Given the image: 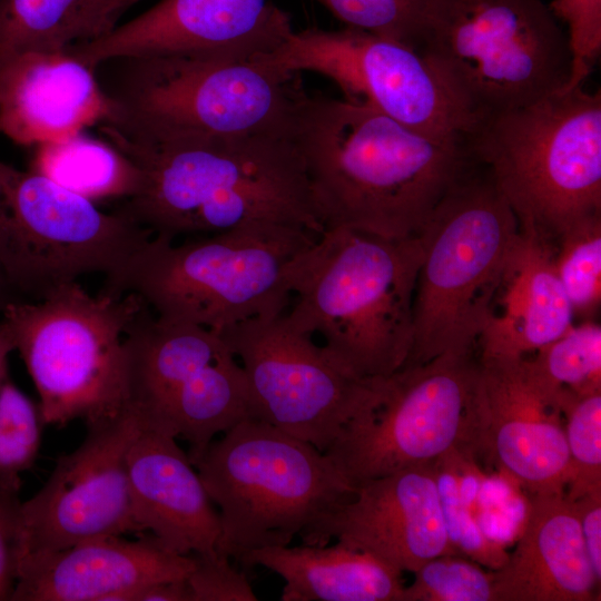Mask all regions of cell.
<instances>
[{"label":"cell","mask_w":601,"mask_h":601,"mask_svg":"<svg viewBox=\"0 0 601 601\" xmlns=\"http://www.w3.org/2000/svg\"><path fill=\"white\" fill-rule=\"evenodd\" d=\"M134 166L120 210L152 236L179 239L254 225L323 231L290 132L151 139L99 125Z\"/></svg>","instance_id":"1"},{"label":"cell","mask_w":601,"mask_h":601,"mask_svg":"<svg viewBox=\"0 0 601 601\" xmlns=\"http://www.w3.org/2000/svg\"><path fill=\"white\" fill-rule=\"evenodd\" d=\"M290 135L324 230L416 237L473 162L464 141L440 140L370 106L303 89Z\"/></svg>","instance_id":"2"},{"label":"cell","mask_w":601,"mask_h":601,"mask_svg":"<svg viewBox=\"0 0 601 601\" xmlns=\"http://www.w3.org/2000/svg\"><path fill=\"white\" fill-rule=\"evenodd\" d=\"M422 258L418 236L326 229L292 267L295 302L285 315L299 331L321 335L327 354L352 374L391 375L412 348Z\"/></svg>","instance_id":"3"},{"label":"cell","mask_w":601,"mask_h":601,"mask_svg":"<svg viewBox=\"0 0 601 601\" xmlns=\"http://www.w3.org/2000/svg\"><path fill=\"white\" fill-rule=\"evenodd\" d=\"M318 236L287 225H254L169 239L151 236L104 290L136 295L162 319L220 332L284 313L297 257Z\"/></svg>","instance_id":"4"},{"label":"cell","mask_w":601,"mask_h":601,"mask_svg":"<svg viewBox=\"0 0 601 601\" xmlns=\"http://www.w3.org/2000/svg\"><path fill=\"white\" fill-rule=\"evenodd\" d=\"M519 228L551 246L601 214V93L583 86L479 119L464 139Z\"/></svg>","instance_id":"5"},{"label":"cell","mask_w":601,"mask_h":601,"mask_svg":"<svg viewBox=\"0 0 601 601\" xmlns=\"http://www.w3.org/2000/svg\"><path fill=\"white\" fill-rule=\"evenodd\" d=\"M108 62L118 68L102 88L108 112L99 124L151 139L290 132L302 90L297 75L259 56L167 55Z\"/></svg>","instance_id":"6"},{"label":"cell","mask_w":601,"mask_h":601,"mask_svg":"<svg viewBox=\"0 0 601 601\" xmlns=\"http://www.w3.org/2000/svg\"><path fill=\"white\" fill-rule=\"evenodd\" d=\"M416 50L477 121L562 90L566 33L543 0H426Z\"/></svg>","instance_id":"7"},{"label":"cell","mask_w":601,"mask_h":601,"mask_svg":"<svg viewBox=\"0 0 601 601\" xmlns=\"http://www.w3.org/2000/svg\"><path fill=\"white\" fill-rule=\"evenodd\" d=\"M423 258L405 365L475 349L520 238L518 219L489 171L473 162L418 234Z\"/></svg>","instance_id":"8"},{"label":"cell","mask_w":601,"mask_h":601,"mask_svg":"<svg viewBox=\"0 0 601 601\" xmlns=\"http://www.w3.org/2000/svg\"><path fill=\"white\" fill-rule=\"evenodd\" d=\"M221 434L194 464L219 508L221 555L289 545L355 493L325 452L272 424L248 417Z\"/></svg>","instance_id":"9"},{"label":"cell","mask_w":601,"mask_h":601,"mask_svg":"<svg viewBox=\"0 0 601 601\" xmlns=\"http://www.w3.org/2000/svg\"><path fill=\"white\" fill-rule=\"evenodd\" d=\"M146 305L136 295H91L79 282L7 305L0 325L35 384L45 425L86 427L127 408L125 339Z\"/></svg>","instance_id":"10"},{"label":"cell","mask_w":601,"mask_h":601,"mask_svg":"<svg viewBox=\"0 0 601 601\" xmlns=\"http://www.w3.org/2000/svg\"><path fill=\"white\" fill-rule=\"evenodd\" d=\"M479 358L446 352L376 377L372 395L325 452L351 485L477 452Z\"/></svg>","instance_id":"11"},{"label":"cell","mask_w":601,"mask_h":601,"mask_svg":"<svg viewBox=\"0 0 601 601\" xmlns=\"http://www.w3.org/2000/svg\"><path fill=\"white\" fill-rule=\"evenodd\" d=\"M152 234L118 209L0 160V269L14 295L37 300L91 274H118Z\"/></svg>","instance_id":"12"},{"label":"cell","mask_w":601,"mask_h":601,"mask_svg":"<svg viewBox=\"0 0 601 601\" xmlns=\"http://www.w3.org/2000/svg\"><path fill=\"white\" fill-rule=\"evenodd\" d=\"M260 59L286 73H321L344 100L440 140L464 141L476 122L417 50L366 31L293 30Z\"/></svg>","instance_id":"13"},{"label":"cell","mask_w":601,"mask_h":601,"mask_svg":"<svg viewBox=\"0 0 601 601\" xmlns=\"http://www.w3.org/2000/svg\"><path fill=\"white\" fill-rule=\"evenodd\" d=\"M218 333L244 370L250 417L322 452L373 393L376 377L361 378L337 364L285 312L253 317Z\"/></svg>","instance_id":"14"},{"label":"cell","mask_w":601,"mask_h":601,"mask_svg":"<svg viewBox=\"0 0 601 601\" xmlns=\"http://www.w3.org/2000/svg\"><path fill=\"white\" fill-rule=\"evenodd\" d=\"M141 427L127 406L88 426L82 443L57 459L43 486L21 502V558L135 532L127 453Z\"/></svg>","instance_id":"15"},{"label":"cell","mask_w":601,"mask_h":601,"mask_svg":"<svg viewBox=\"0 0 601 601\" xmlns=\"http://www.w3.org/2000/svg\"><path fill=\"white\" fill-rule=\"evenodd\" d=\"M564 397L526 356H479L477 451L529 494L565 490Z\"/></svg>","instance_id":"16"},{"label":"cell","mask_w":601,"mask_h":601,"mask_svg":"<svg viewBox=\"0 0 601 601\" xmlns=\"http://www.w3.org/2000/svg\"><path fill=\"white\" fill-rule=\"evenodd\" d=\"M292 31L288 16L269 0H160L67 52L93 69L117 59L149 56L253 59L275 50Z\"/></svg>","instance_id":"17"},{"label":"cell","mask_w":601,"mask_h":601,"mask_svg":"<svg viewBox=\"0 0 601 601\" xmlns=\"http://www.w3.org/2000/svg\"><path fill=\"white\" fill-rule=\"evenodd\" d=\"M300 538L312 545L335 539L381 558L401 572L414 573L432 558L457 554L447 536L434 463L357 485L351 500Z\"/></svg>","instance_id":"18"},{"label":"cell","mask_w":601,"mask_h":601,"mask_svg":"<svg viewBox=\"0 0 601 601\" xmlns=\"http://www.w3.org/2000/svg\"><path fill=\"white\" fill-rule=\"evenodd\" d=\"M191 555L165 548L151 534L108 536L22 556L11 601H115L138 587L187 579Z\"/></svg>","instance_id":"19"},{"label":"cell","mask_w":601,"mask_h":601,"mask_svg":"<svg viewBox=\"0 0 601 601\" xmlns=\"http://www.w3.org/2000/svg\"><path fill=\"white\" fill-rule=\"evenodd\" d=\"M127 470L136 533L147 531L183 555L217 552L219 515L175 436L142 425L128 450Z\"/></svg>","instance_id":"20"},{"label":"cell","mask_w":601,"mask_h":601,"mask_svg":"<svg viewBox=\"0 0 601 601\" xmlns=\"http://www.w3.org/2000/svg\"><path fill=\"white\" fill-rule=\"evenodd\" d=\"M95 70L67 51L31 52L8 63L0 70V136L40 146L101 122L108 99Z\"/></svg>","instance_id":"21"},{"label":"cell","mask_w":601,"mask_h":601,"mask_svg":"<svg viewBox=\"0 0 601 601\" xmlns=\"http://www.w3.org/2000/svg\"><path fill=\"white\" fill-rule=\"evenodd\" d=\"M565 491L529 494L521 533L493 571V601H595L601 580Z\"/></svg>","instance_id":"22"},{"label":"cell","mask_w":601,"mask_h":601,"mask_svg":"<svg viewBox=\"0 0 601 601\" xmlns=\"http://www.w3.org/2000/svg\"><path fill=\"white\" fill-rule=\"evenodd\" d=\"M495 297L479 341L481 357L529 355L574 324L552 246L521 230Z\"/></svg>","instance_id":"23"},{"label":"cell","mask_w":601,"mask_h":601,"mask_svg":"<svg viewBox=\"0 0 601 601\" xmlns=\"http://www.w3.org/2000/svg\"><path fill=\"white\" fill-rule=\"evenodd\" d=\"M237 562L246 569L264 566L284 579L282 601H402L400 570L341 541L265 546Z\"/></svg>","instance_id":"24"},{"label":"cell","mask_w":601,"mask_h":601,"mask_svg":"<svg viewBox=\"0 0 601 601\" xmlns=\"http://www.w3.org/2000/svg\"><path fill=\"white\" fill-rule=\"evenodd\" d=\"M122 13L119 0H0V70L27 53L95 40Z\"/></svg>","instance_id":"25"},{"label":"cell","mask_w":601,"mask_h":601,"mask_svg":"<svg viewBox=\"0 0 601 601\" xmlns=\"http://www.w3.org/2000/svg\"><path fill=\"white\" fill-rule=\"evenodd\" d=\"M32 170L90 200L126 199L137 185L136 170L121 152L81 134L38 146Z\"/></svg>","instance_id":"26"},{"label":"cell","mask_w":601,"mask_h":601,"mask_svg":"<svg viewBox=\"0 0 601 601\" xmlns=\"http://www.w3.org/2000/svg\"><path fill=\"white\" fill-rule=\"evenodd\" d=\"M469 452L452 450L434 462L435 480L449 540L456 553L487 570L500 569L509 552L481 524V481Z\"/></svg>","instance_id":"27"},{"label":"cell","mask_w":601,"mask_h":601,"mask_svg":"<svg viewBox=\"0 0 601 601\" xmlns=\"http://www.w3.org/2000/svg\"><path fill=\"white\" fill-rule=\"evenodd\" d=\"M525 356L538 376L560 393L581 397L601 392V327L593 319L573 324Z\"/></svg>","instance_id":"28"},{"label":"cell","mask_w":601,"mask_h":601,"mask_svg":"<svg viewBox=\"0 0 601 601\" xmlns=\"http://www.w3.org/2000/svg\"><path fill=\"white\" fill-rule=\"evenodd\" d=\"M556 276L573 316L591 321L601 303V214L566 228L553 243Z\"/></svg>","instance_id":"29"},{"label":"cell","mask_w":601,"mask_h":601,"mask_svg":"<svg viewBox=\"0 0 601 601\" xmlns=\"http://www.w3.org/2000/svg\"><path fill=\"white\" fill-rule=\"evenodd\" d=\"M45 426L38 403L9 376L0 380V491L19 493L21 473L35 464Z\"/></svg>","instance_id":"30"},{"label":"cell","mask_w":601,"mask_h":601,"mask_svg":"<svg viewBox=\"0 0 601 601\" xmlns=\"http://www.w3.org/2000/svg\"><path fill=\"white\" fill-rule=\"evenodd\" d=\"M564 432L569 450V480L565 496L573 501L601 490V392L563 403Z\"/></svg>","instance_id":"31"},{"label":"cell","mask_w":601,"mask_h":601,"mask_svg":"<svg viewBox=\"0 0 601 601\" xmlns=\"http://www.w3.org/2000/svg\"><path fill=\"white\" fill-rule=\"evenodd\" d=\"M402 601H493V570L460 554L437 555L414 572Z\"/></svg>","instance_id":"32"},{"label":"cell","mask_w":601,"mask_h":601,"mask_svg":"<svg viewBox=\"0 0 601 601\" xmlns=\"http://www.w3.org/2000/svg\"><path fill=\"white\" fill-rule=\"evenodd\" d=\"M346 27L416 50L426 0H315Z\"/></svg>","instance_id":"33"},{"label":"cell","mask_w":601,"mask_h":601,"mask_svg":"<svg viewBox=\"0 0 601 601\" xmlns=\"http://www.w3.org/2000/svg\"><path fill=\"white\" fill-rule=\"evenodd\" d=\"M549 6L568 29L571 75L562 90L583 86L601 52V0H553Z\"/></svg>","instance_id":"34"},{"label":"cell","mask_w":601,"mask_h":601,"mask_svg":"<svg viewBox=\"0 0 601 601\" xmlns=\"http://www.w3.org/2000/svg\"><path fill=\"white\" fill-rule=\"evenodd\" d=\"M193 568L187 582L193 601H256L253 588L243 571L230 564V559L218 553L190 554Z\"/></svg>","instance_id":"35"},{"label":"cell","mask_w":601,"mask_h":601,"mask_svg":"<svg viewBox=\"0 0 601 601\" xmlns=\"http://www.w3.org/2000/svg\"><path fill=\"white\" fill-rule=\"evenodd\" d=\"M19 493L0 491V601H11L22 554Z\"/></svg>","instance_id":"36"},{"label":"cell","mask_w":601,"mask_h":601,"mask_svg":"<svg viewBox=\"0 0 601 601\" xmlns=\"http://www.w3.org/2000/svg\"><path fill=\"white\" fill-rule=\"evenodd\" d=\"M571 502L580 521L591 564L597 578L601 580V490L590 491Z\"/></svg>","instance_id":"37"},{"label":"cell","mask_w":601,"mask_h":601,"mask_svg":"<svg viewBox=\"0 0 601 601\" xmlns=\"http://www.w3.org/2000/svg\"><path fill=\"white\" fill-rule=\"evenodd\" d=\"M115 601H193L187 579L145 584L119 594Z\"/></svg>","instance_id":"38"},{"label":"cell","mask_w":601,"mask_h":601,"mask_svg":"<svg viewBox=\"0 0 601 601\" xmlns=\"http://www.w3.org/2000/svg\"><path fill=\"white\" fill-rule=\"evenodd\" d=\"M12 352H14L12 343L0 325V380L9 376L8 357Z\"/></svg>","instance_id":"39"},{"label":"cell","mask_w":601,"mask_h":601,"mask_svg":"<svg viewBox=\"0 0 601 601\" xmlns=\"http://www.w3.org/2000/svg\"><path fill=\"white\" fill-rule=\"evenodd\" d=\"M13 300H20L8 284L3 273L0 269V317L7 305Z\"/></svg>","instance_id":"40"},{"label":"cell","mask_w":601,"mask_h":601,"mask_svg":"<svg viewBox=\"0 0 601 601\" xmlns=\"http://www.w3.org/2000/svg\"><path fill=\"white\" fill-rule=\"evenodd\" d=\"M119 1H120L121 11L125 12L129 7H131L139 0H119Z\"/></svg>","instance_id":"41"}]
</instances>
